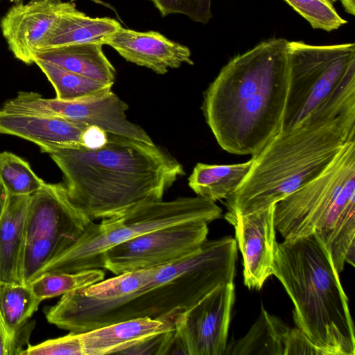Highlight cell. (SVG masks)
I'll list each match as a JSON object with an SVG mask.
<instances>
[{
  "instance_id": "obj_2",
  "label": "cell",
  "mask_w": 355,
  "mask_h": 355,
  "mask_svg": "<svg viewBox=\"0 0 355 355\" xmlns=\"http://www.w3.org/2000/svg\"><path fill=\"white\" fill-rule=\"evenodd\" d=\"M41 152L60 169L69 200L92 221L162 200L185 174L164 149L116 135L108 134L106 143L96 149L53 146Z\"/></svg>"
},
{
  "instance_id": "obj_29",
  "label": "cell",
  "mask_w": 355,
  "mask_h": 355,
  "mask_svg": "<svg viewBox=\"0 0 355 355\" xmlns=\"http://www.w3.org/2000/svg\"><path fill=\"white\" fill-rule=\"evenodd\" d=\"M20 355H84L79 333L69 331L64 336L35 345H28Z\"/></svg>"
},
{
  "instance_id": "obj_7",
  "label": "cell",
  "mask_w": 355,
  "mask_h": 355,
  "mask_svg": "<svg viewBox=\"0 0 355 355\" xmlns=\"http://www.w3.org/2000/svg\"><path fill=\"white\" fill-rule=\"evenodd\" d=\"M222 211L215 202L198 196L140 203L120 215L102 219L100 223L92 221L77 242L42 268L34 279L46 272L103 268L104 252L118 244L184 222L203 220L209 224L220 218Z\"/></svg>"
},
{
  "instance_id": "obj_3",
  "label": "cell",
  "mask_w": 355,
  "mask_h": 355,
  "mask_svg": "<svg viewBox=\"0 0 355 355\" xmlns=\"http://www.w3.org/2000/svg\"><path fill=\"white\" fill-rule=\"evenodd\" d=\"M354 139L355 111L336 103L320 107L252 157L250 172L225 206L239 215L270 207L320 176Z\"/></svg>"
},
{
  "instance_id": "obj_28",
  "label": "cell",
  "mask_w": 355,
  "mask_h": 355,
  "mask_svg": "<svg viewBox=\"0 0 355 355\" xmlns=\"http://www.w3.org/2000/svg\"><path fill=\"white\" fill-rule=\"evenodd\" d=\"M151 1L162 17L182 14L195 22L207 24L212 17L211 0H148Z\"/></svg>"
},
{
  "instance_id": "obj_10",
  "label": "cell",
  "mask_w": 355,
  "mask_h": 355,
  "mask_svg": "<svg viewBox=\"0 0 355 355\" xmlns=\"http://www.w3.org/2000/svg\"><path fill=\"white\" fill-rule=\"evenodd\" d=\"M208 223L184 222L143 234L107 250L103 268L117 275L162 267L196 253L207 240Z\"/></svg>"
},
{
  "instance_id": "obj_6",
  "label": "cell",
  "mask_w": 355,
  "mask_h": 355,
  "mask_svg": "<svg viewBox=\"0 0 355 355\" xmlns=\"http://www.w3.org/2000/svg\"><path fill=\"white\" fill-rule=\"evenodd\" d=\"M273 220L284 240L315 234L338 273L355 261V139L318 178L274 204Z\"/></svg>"
},
{
  "instance_id": "obj_34",
  "label": "cell",
  "mask_w": 355,
  "mask_h": 355,
  "mask_svg": "<svg viewBox=\"0 0 355 355\" xmlns=\"http://www.w3.org/2000/svg\"><path fill=\"white\" fill-rule=\"evenodd\" d=\"M340 1L346 12L355 15V0H340Z\"/></svg>"
},
{
  "instance_id": "obj_33",
  "label": "cell",
  "mask_w": 355,
  "mask_h": 355,
  "mask_svg": "<svg viewBox=\"0 0 355 355\" xmlns=\"http://www.w3.org/2000/svg\"><path fill=\"white\" fill-rule=\"evenodd\" d=\"M8 198V193L7 192L3 184L0 180V218L5 209L7 200Z\"/></svg>"
},
{
  "instance_id": "obj_24",
  "label": "cell",
  "mask_w": 355,
  "mask_h": 355,
  "mask_svg": "<svg viewBox=\"0 0 355 355\" xmlns=\"http://www.w3.org/2000/svg\"><path fill=\"white\" fill-rule=\"evenodd\" d=\"M35 64L51 83L55 91V98L60 100L76 101L89 98L112 89L113 86L41 60H36Z\"/></svg>"
},
{
  "instance_id": "obj_17",
  "label": "cell",
  "mask_w": 355,
  "mask_h": 355,
  "mask_svg": "<svg viewBox=\"0 0 355 355\" xmlns=\"http://www.w3.org/2000/svg\"><path fill=\"white\" fill-rule=\"evenodd\" d=\"M175 329L174 321L144 317L93 329L79 336L84 355L124 354L150 338Z\"/></svg>"
},
{
  "instance_id": "obj_11",
  "label": "cell",
  "mask_w": 355,
  "mask_h": 355,
  "mask_svg": "<svg viewBox=\"0 0 355 355\" xmlns=\"http://www.w3.org/2000/svg\"><path fill=\"white\" fill-rule=\"evenodd\" d=\"M10 112L62 118L97 126L108 134L120 135L154 144L147 132L128 120V105L112 89L76 101L45 98L33 92H19L3 104Z\"/></svg>"
},
{
  "instance_id": "obj_14",
  "label": "cell",
  "mask_w": 355,
  "mask_h": 355,
  "mask_svg": "<svg viewBox=\"0 0 355 355\" xmlns=\"http://www.w3.org/2000/svg\"><path fill=\"white\" fill-rule=\"evenodd\" d=\"M75 3L55 0H31L13 5L0 22L2 35L15 58L35 64L38 45L60 15Z\"/></svg>"
},
{
  "instance_id": "obj_23",
  "label": "cell",
  "mask_w": 355,
  "mask_h": 355,
  "mask_svg": "<svg viewBox=\"0 0 355 355\" xmlns=\"http://www.w3.org/2000/svg\"><path fill=\"white\" fill-rule=\"evenodd\" d=\"M41 302L28 284L0 283V316L15 348L17 334L29 322Z\"/></svg>"
},
{
  "instance_id": "obj_25",
  "label": "cell",
  "mask_w": 355,
  "mask_h": 355,
  "mask_svg": "<svg viewBox=\"0 0 355 355\" xmlns=\"http://www.w3.org/2000/svg\"><path fill=\"white\" fill-rule=\"evenodd\" d=\"M101 268L75 272H53L44 273L32 280L29 286L42 302L67 293L87 288L104 279Z\"/></svg>"
},
{
  "instance_id": "obj_4",
  "label": "cell",
  "mask_w": 355,
  "mask_h": 355,
  "mask_svg": "<svg viewBox=\"0 0 355 355\" xmlns=\"http://www.w3.org/2000/svg\"><path fill=\"white\" fill-rule=\"evenodd\" d=\"M236 257L232 236L207 240L193 255L153 268L137 291L121 299L66 310L63 327L83 333L137 318L174 321L218 286L234 282Z\"/></svg>"
},
{
  "instance_id": "obj_22",
  "label": "cell",
  "mask_w": 355,
  "mask_h": 355,
  "mask_svg": "<svg viewBox=\"0 0 355 355\" xmlns=\"http://www.w3.org/2000/svg\"><path fill=\"white\" fill-rule=\"evenodd\" d=\"M291 329L262 306L260 315L248 333L227 347L225 354L285 355Z\"/></svg>"
},
{
  "instance_id": "obj_21",
  "label": "cell",
  "mask_w": 355,
  "mask_h": 355,
  "mask_svg": "<svg viewBox=\"0 0 355 355\" xmlns=\"http://www.w3.org/2000/svg\"><path fill=\"white\" fill-rule=\"evenodd\" d=\"M252 159L239 164L197 163L188 178L189 187L200 197L216 202L225 199L241 184L252 166Z\"/></svg>"
},
{
  "instance_id": "obj_35",
  "label": "cell",
  "mask_w": 355,
  "mask_h": 355,
  "mask_svg": "<svg viewBox=\"0 0 355 355\" xmlns=\"http://www.w3.org/2000/svg\"><path fill=\"white\" fill-rule=\"evenodd\" d=\"M1 1V0H0V1ZM12 1H13L15 3H17L24 2V0H12ZM55 1H61V0H55Z\"/></svg>"
},
{
  "instance_id": "obj_8",
  "label": "cell",
  "mask_w": 355,
  "mask_h": 355,
  "mask_svg": "<svg viewBox=\"0 0 355 355\" xmlns=\"http://www.w3.org/2000/svg\"><path fill=\"white\" fill-rule=\"evenodd\" d=\"M289 85L282 130L327 103L355 89V44L288 42Z\"/></svg>"
},
{
  "instance_id": "obj_13",
  "label": "cell",
  "mask_w": 355,
  "mask_h": 355,
  "mask_svg": "<svg viewBox=\"0 0 355 355\" xmlns=\"http://www.w3.org/2000/svg\"><path fill=\"white\" fill-rule=\"evenodd\" d=\"M274 205L246 215L227 212L224 217L235 229L236 244L243 257V282L259 290L273 275L277 242L273 220Z\"/></svg>"
},
{
  "instance_id": "obj_16",
  "label": "cell",
  "mask_w": 355,
  "mask_h": 355,
  "mask_svg": "<svg viewBox=\"0 0 355 355\" xmlns=\"http://www.w3.org/2000/svg\"><path fill=\"white\" fill-rule=\"evenodd\" d=\"M88 126L62 118L10 112L0 107V134L31 141L41 151L53 146H83V135Z\"/></svg>"
},
{
  "instance_id": "obj_19",
  "label": "cell",
  "mask_w": 355,
  "mask_h": 355,
  "mask_svg": "<svg viewBox=\"0 0 355 355\" xmlns=\"http://www.w3.org/2000/svg\"><path fill=\"white\" fill-rule=\"evenodd\" d=\"M121 26L115 19L91 17L76 4L65 10L37 48L39 51L83 43H101ZM36 52V53H37Z\"/></svg>"
},
{
  "instance_id": "obj_27",
  "label": "cell",
  "mask_w": 355,
  "mask_h": 355,
  "mask_svg": "<svg viewBox=\"0 0 355 355\" xmlns=\"http://www.w3.org/2000/svg\"><path fill=\"white\" fill-rule=\"evenodd\" d=\"M314 29L330 32L347 23L330 0H284Z\"/></svg>"
},
{
  "instance_id": "obj_31",
  "label": "cell",
  "mask_w": 355,
  "mask_h": 355,
  "mask_svg": "<svg viewBox=\"0 0 355 355\" xmlns=\"http://www.w3.org/2000/svg\"><path fill=\"white\" fill-rule=\"evenodd\" d=\"M108 139V133L101 128L89 125L83 135V146L88 149H96L103 146Z\"/></svg>"
},
{
  "instance_id": "obj_26",
  "label": "cell",
  "mask_w": 355,
  "mask_h": 355,
  "mask_svg": "<svg viewBox=\"0 0 355 355\" xmlns=\"http://www.w3.org/2000/svg\"><path fill=\"white\" fill-rule=\"evenodd\" d=\"M0 180L10 195H31L45 183L32 170L28 162L18 155L0 153Z\"/></svg>"
},
{
  "instance_id": "obj_1",
  "label": "cell",
  "mask_w": 355,
  "mask_h": 355,
  "mask_svg": "<svg viewBox=\"0 0 355 355\" xmlns=\"http://www.w3.org/2000/svg\"><path fill=\"white\" fill-rule=\"evenodd\" d=\"M288 45L286 39L272 38L236 55L205 91L203 116L227 153L252 157L282 130Z\"/></svg>"
},
{
  "instance_id": "obj_12",
  "label": "cell",
  "mask_w": 355,
  "mask_h": 355,
  "mask_svg": "<svg viewBox=\"0 0 355 355\" xmlns=\"http://www.w3.org/2000/svg\"><path fill=\"white\" fill-rule=\"evenodd\" d=\"M234 297V282L220 284L174 320L183 354H225Z\"/></svg>"
},
{
  "instance_id": "obj_18",
  "label": "cell",
  "mask_w": 355,
  "mask_h": 355,
  "mask_svg": "<svg viewBox=\"0 0 355 355\" xmlns=\"http://www.w3.org/2000/svg\"><path fill=\"white\" fill-rule=\"evenodd\" d=\"M30 197L8 194L0 218V283L23 284L22 250Z\"/></svg>"
},
{
  "instance_id": "obj_9",
  "label": "cell",
  "mask_w": 355,
  "mask_h": 355,
  "mask_svg": "<svg viewBox=\"0 0 355 355\" xmlns=\"http://www.w3.org/2000/svg\"><path fill=\"white\" fill-rule=\"evenodd\" d=\"M92 220L69 200L63 183L44 184L31 195L21 260V282L28 284L49 262L82 236Z\"/></svg>"
},
{
  "instance_id": "obj_32",
  "label": "cell",
  "mask_w": 355,
  "mask_h": 355,
  "mask_svg": "<svg viewBox=\"0 0 355 355\" xmlns=\"http://www.w3.org/2000/svg\"><path fill=\"white\" fill-rule=\"evenodd\" d=\"M0 355H16L13 340L8 334L0 316Z\"/></svg>"
},
{
  "instance_id": "obj_15",
  "label": "cell",
  "mask_w": 355,
  "mask_h": 355,
  "mask_svg": "<svg viewBox=\"0 0 355 355\" xmlns=\"http://www.w3.org/2000/svg\"><path fill=\"white\" fill-rule=\"evenodd\" d=\"M103 44L113 48L125 60L164 75L182 64H193L190 49L159 32H139L121 27Z\"/></svg>"
},
{
  "instance_id": "obj_30",
  "label": "cell",
  "mask_w": 355,
  "mask_h": 355,
  "mask_svg": "<svg viewBox=\"0 0 355 355\" xmlns=\"http://www.w3.org/2000/svg\"><path fill=\"white\" fill-rule=\"evenodd\" d=\"M324 355L299 328H291L286 347L285 355Z\"/></svg>"
},
{
  "instance_id": "obj_5",
  "label": "cell",
  "mask_w": 355,
  "mask_h": 355,
  "mask_svg": "<svg viewBox=\"0 0 355 355\" xmlns=\"http://www.w3.org/2000/svg\"><path fill=\"white\" fill-rule=\"evenodd\" d=\"M273 275L293 303L297 327L324 355H355L348 298L329 250L315 234L277 243Z\"/></svg>"
},
{
  "instance_id": "obj_20",
  "label": "cell",
  "mask_w": 355,
  "mask_h": 355,
  "mask_svg": "<svg viewBox=\"0 0 355 355\" xmlns=\"http://www.w3.org/2000/svg\"><path fill=\"white\" fill-rule=\"evenodd\" d=\"M103 45L83 43L39 51L35 61L51 62L69 71L114 85L116 71L105 55Z\"/></svg>"
}]
</instances>
